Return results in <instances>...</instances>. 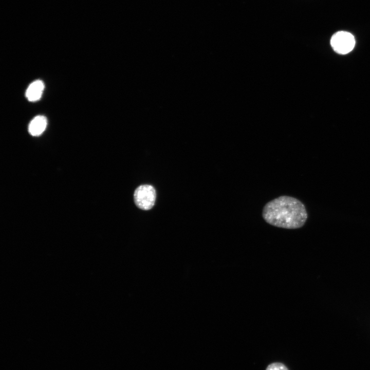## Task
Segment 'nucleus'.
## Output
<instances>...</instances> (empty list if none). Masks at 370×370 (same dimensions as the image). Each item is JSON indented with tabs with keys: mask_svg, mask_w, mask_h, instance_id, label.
Segmentation results:
<instances>
[{
	"mask_svg": "<svg viewBox=\"0 0 370 370\" xmlns=\"http://www.w3.org/2000/svg\"><path fill=\"white\" fill-rule=\"evenodd\" d=\"M156 193L155 188L150 184H143L135 190L134 199L136 205L140 209L148 210L154 206Z\"/></svg>",
	"mask_w": 370,
	"mask_h": 370,
	"instance_id": "f03ea898",
	"label": "nucleus"
},
{
	"mask_svg": "<svg viewBox=\"0 0 370 370\" xmlns=\"http://www.w3.org/2000/svg\"><path fill=\"white\" fill-rule=\"evenodd\" d=\"M47 124V119L45 116H36L29 123V132L32 136H39L45 131Z\"/></svg>",
	"mask_w": 370,
	"mask_h": 370,
	"instance_id": "39448f33",
	"label": "nucleus"
},
{
	"mask_svg": "<svg viewBox=\"0 0 370 370\" xmlns=\"http://www.w3.org/2000/svg\"><path fill=\"white\" fill-rule=\"evenodd\" d=\"M330 44L334 50L339 54L350 52L355 45V38L350 33L340 31L332 35Z\"/></svg>",
	"mask_w": 370,
	"mask_h": 370,
	"instance_id": "7ed1b4c3",
	"label": "nucleus"
},
{
	"mask_svg": "<svg viewBox=\"0 0 370 370\" xmlns=\"http://www.w3.org/2000/svg\"><path fill=\"white\" fill-rule=\"evenodd\" d=\"M262 216L268 224L279 228L295 229L301 228L307 219L304 204L289 196H281L267 202Z\"/></svg>",
	"mask_w": 370,
	"mask_h": 370,
	"instance_id": "f257e3e1",
	"label": "nucleus"
},
{
	"mask_svg": "<svg viewBox=\"0 0 370 370\" xmlns=\"http://www.w3.org/2000/svg\"><path fill=\"white\" fill-rule=\"evenodd\" d=\"M266 370H288L287 368L282 363L275 362L270 364L268 366Z\"/></svg>",
	"mask_w": 370,
	"mask_h": 370,
	"instance_id": "423d86ee",
	"label": "nucleus"
},
{
	"mask_svg": "<svg viewBox=\"0 0 370 370\" xmlns=\"http://www.w3.org/2000/svg\"><path fill=\"white\" fill-rule=\"evenodd\" d=\"M44 89V84L41 80H36L30 84L27 89L26 96L30 101H36L40 99Z\"/></svg>",
	"mask_w": 370,
	"mask_h": 370,
	"instance_id": "20e7f679",
	"label": "nucleus"
}]
</instances>
